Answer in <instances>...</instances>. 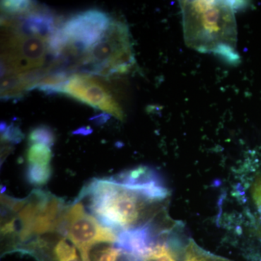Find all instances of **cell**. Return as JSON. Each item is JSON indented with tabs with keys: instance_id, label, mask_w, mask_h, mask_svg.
<instances>
[{
	"instance_id": "cell-14",
	"label": "cell",
	"mask_w": 261,
	"mask_h": 261,
	"mask_svg": "<svg viewBox=\"0 0 261 261\" xmlns=\"http://www.w3.org/2000/svg\"><path fill=\"white\" fill-rule=\"evenodd\" d=\"M183 261H229L212 255L202 250L193 241H190L185 249Z\"/></svg>"
},
{
	"instance_id": "cell-19",
	"label": "cell",
	"mask_w": 261,
	"mask_h": 261,
	"mask_svg": "<svg viewBox=\"0 0 261 261\" xmlns=\"http://www.w3.org/2000/svg\"><path fill=\"white\" fill-rule=\"evenodd\" d=\"M123 250L114 247H108L99 252L96 261H118L123 255Z\"/></svg>"
},
{
	"instance_id": "cell-12",
	"label": "cell",
	"mask_w": 261,
	"mask_h": 261,
	"mask_svg": "<svg viewBox=\"0 0 261 261\" xmlns=\"http://www.w3.org/2000/svg\"><path fill=\"white\" fill-rule=\"evenodd\" d=\"M51 157L50 147L42 144H34L31 146L27 155L29 165L39 166H49Z\"/></svg>"
},
{
	"instance_id": "cell-9",
	"label": "cell",
	"mask_w": 261,
	"mask_h": 261,
	"mask_svg": "<svg viewBox=\"0 0 261 261\" xmlns=\"http://www.w3.org/2000/svg\"><path fill=\"white\" fill-rule=\"evenodd\" d=\"M17 25V24H16ZM20 30L29 35L38 36L47 39L56 31V21L49 13L42 11H31L19 24ZM19 29V28H18Z\"/></svg>"
},
{
	"instance_id": "cell-17",
	"label": "cell",
	"mask_w": 261,
	"mask_h": 261,
	"mask_svg": "<svg viewBox=\"0 0 261 261\" xmlns=\"http://www.w3.org/2000/svg\"><path fill=\"white\" fill-rule=\"evenodd\" d=\"M55 255L58 261H69L78 256L75 247L70 245L65 239L57 243L55 247Z\"/></svg>"
},
{
	"instance_id": "cell-16",
	"label": "cell",
	"mask_w": 261,
	"mask_h": 261,
	"mask_svg": "<svg viewBox=\"0 0 261 261\" xmlns=\"http://www.w3.org/2000/svg\"><path fill=\"white\" fill-rule=\"evenodd\" d=\"M2 10L9 15H20L30 13L34 10L31 1H2Z\"/></svg>"
},
{
	"instance_id": "cell-7",
	"label": "cell",
	"mask_w": 261,
	"mask_h": 261,
	"mask_svg": "<svg viewBox=\"0 0 261 261\" xmlns=\"http://www.w3.org/2000/svg\"><path fill=\"white\" fill-rule=\"evenodd\" d=\"M159 235L154 231L153 224L147 222L118 233L116 245L118 248L142 260L149 248L157 242Z\"/></svg>"
},
{
	"instance_id": "cell-6",
	"label": "cell",
	"mask_w": 261,
	"mask_h": 261,
	"mask_svg": "<svg viewBox=\"0 0 261 261\" xmlns=\"http://www.w3.org/2000/svg\"><path fill=\"white\" fill-rule=\"evenodd\" d=\"M104 12L89 10L68 18L61 27L70 45L79 51L89 49L99 42L111 23Z\"/></svg>"
},
{
	"instance_id": "cell-10",
	"label": "cell",
	"mask_w": 261,
	"mask_h": 261,
	"mask_svg": "<svg viewBox=\"0 0 261 261\" xmlns=\"http://www.w3.org/2000/svg\"><path fill=\"white\" fill-rule=\"evenodd\" d=\"M171 239L158 240L142 257L143 261H178L177 240Z\"/></svg>"
},
{
	"instance_id": "cell-11",
	"label": "cell",
	"mask_w": 261,
	"mask_h": 261,
	"mask_svg": "<svg viewBox=\"0 0 261 261\" xmlns=\"http://www.w3.org/2000/svg\"><path fill=\"white\" fill-rule=\"evenodd\" d=\"M27 89L16 75H8L2 79L1 96L3 99L20 97Z\"/></svg>"
},
{
	"instance_id": "cell-3",
	"label": "cell",
	"mask_w": 261,
	"mask_h": 261,
	"mask_svg": "<svg viewBox=\"0 0 261 261\" xmlns=\"http://www.w3.org/2000/svg\"><path fill=\"white\" fill-rule=\"evenodd\" d=\"M135 62L129 30L121 21L111 22L102 39L82 58V64H93L92 71L104 75L126 73Z\"/></svg>"
},
{
	"instance_id": "cell-4",
	"label": "cell",
	"mask_w": 261,
	"mask_h": 261,
	"mask_svg": "<svg viewBox=\"0 0 261 261\" xmlns=\"http://www.w3.org/2000/svg\"><path fill=\"white\" fill-rule=\"evenodd\" d=\"M59 227L79 249L83 261H90L89 252L94 245L116 243L118 239L113 230L105 227L94 216L87 214L80 202H75L61 215Z\"/></svg>"
},
{
	"instance_id": "cell-18",
	"label": "cell",
	"mask_w": 261,
	"mask_h": 261,
	"mask_svg": "<svg viewBox=\"0 0 261 261\" xmlns=\"http://www.w3.org/2000/svg\"><path fill=\"white\" fill-rule=\"evenodd\" d=\"M23 137L19 127L15 126L14 124L7 127L3 135V140L11 143H18L23 140Z\"/></svg>"
},
{
	"instance_id": "cell-8",
	"label": "cell",
	"mask_w": 261,
	"mask_h": 261,
	"mask_svg": "<svg viewBox=\"0 0 261 261\" xmlns=\"http://www.w3.org/2000/svg\"><path fill=\"white\" fill-rule=\"evenodd\" d=\"M108 179L135 191L150 185H164L160 173L154 168L145 166L132 168Z\"/></svg>"
},
{
	"instance_id": "cell-5",
	"label": "cell",
	"mask_w": 261,
	"mask_h": 261,
	"mask_svg": "<svg viewBox=\"0 0 261 261\" xmlns=\"http://www.w3.org/2000/svg\"><path fill=\"white\" fill-rule=\"evenodd\" d=\"M56 93L65 94L101 110L120 121H123L124 114L119 103L111 94L108 86L102 81L88 74H73L60 87Z\"/></svg>"
},
{
	"instance_id": "cell-1",
	"label": "cell",
	"mask_w": 261,
	"mask_h": 261,
	"mask_svg": "<svg viewBox=\"0 0 261 261\" xmlns=\"http://www.w3.org/2000/svg\"><path fill=\"white\" fill-rule=\"evenodd\" d=\"M240 4L230 1H180L187 45L218 56L229 64L238 63L235 9Z\"/></svg>"
},
{
	"instance_id": "cell-13",
	"label": "cell",
	"mask_w": 261,
	"mask_h": 261,
	"mask_svg": "<svg viewBox=\"0 0 261 261\" xmlns=\"http://www.w3.org/2000/svg\"><path fill=\"white\" fill-rule=\"evenodd\" d=\"M51 174V169L49 165H29L27 170V180L31 185L42 186L49 181Z\"/></svg>"
},
{
	"instance_id": "cell-15",
	"label": "cell",
	"mask_w": 261,
	"mask_h": 261,
	"mask_svg": "<svg viewBox=\"0 0 261 261\" xmlns=\"http://www.w3.org/2000/svg\"><path fill=\"white\" fill-rule=\"evenodd\" d=\"M56 135L50 127L39 126L31 130L29 135V141L31 144H42L50 147L54 145Z\"/></svg>"
},
{
	"instance_id": "cell-20",
	"label": "cell",
	"mask_w": 261,
	"mask_h": 261,
	"mask_svg": "<svg viewBox=\"0 0 261 261\" xmlns=\"http://www.w3.org/2000/svg\"><path fill=\"white\" fill-rule=\"evenodd\" d=\"M252 197L254 203L261 216V176L256 178L252 187Z\"/></svg>"
},
{
	"instance_id": "cell-2",
	"label": "cell",
	"mask_w": 261,
	"mask_h": 261,
	"mask_svg": "<svg viewBox=\"0 0 261 261\" xmlns=\"http://www.w3.org/2000/svg\"><path fill=\"white\" fill-rule=\"evenodd\" d=\"M88 196L89 208L105 227L111 230L138 227L154 202L139 192L110 181L96 179L85 187L79 198Z\"/></svg>"
}]
</instances>
